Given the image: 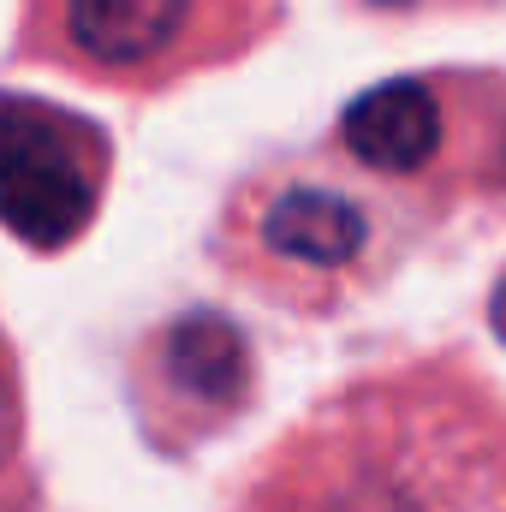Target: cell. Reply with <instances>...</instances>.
Segmentation results:
<instances>
[{
  "instance_id": "1",
  "label": "cell",
  "mask_w": 506,
  "mask_h": 512,
  "mask_svg": "<svg viewBox=\"0 0 506 512\" xmlns=\"http://www.w3.org/2000/svg\"><path fill=\"white\" fill-rule=\"evenodd\" d=\"M96 215V179L66 126L36 102H0V221L36 251L72 245Z\"/></svg>"
},
{
  "instance_id": "2",
  "label": "cell",
  "mask_w": 506,
  "mask_h": 512,
  "mask_svg": "<svg viewBox=\"0 0 506 512\" xmlns=\"http://www.w3.org/2000/svg\"><path fill=\"white\" fill-rule=\"evenodd\" d=\"M346 149L381 173H417L441 149V108L417 78H387L340 114Z\"/></svg>"
},
{
  "instance_id": "3",
  "label": "cell",
  "mask_w": 506,
  "mask_h": 512,
  "mask_svg": "<svg viewBox=\"0 0 506 512\" xmlns=\"http://www.w3.org/2000/svg\"><path fill=\"white\" fill-rule=\"evenodd\" d=\"M191 18V0H66L72 42L102 66H143Z\"/></svg>"
},
{
  "instance_id": "4",
  "label": "cell",
  "mask_w": 506,
  "mask_h": 512,
  "mask_svg": "<svg viewBox=\"0 0 506 512\" xmlns=\"http://www.w3.org/2000/svg\"><path fill=\"white\" fill-rule=\"evenodd\" d=\"M364 233H370L364 215H358L346 197L316 191V185H298V191L274 197L268 215H262V239L280 256L310 262V268H340V262H352V256L364 251Z\"/></svg>"
},
{
  "instance_id": "5",
  "label": "cell",
  "mask_w": 506,
  "mask_h": 512,
  "mask_svg": "<svg viewBox=\"0 0 506 512\" xmlns=\"http://www.w3.org/2000/svg\"><path fill=\"white\" fill-rule=\"evenodd\" d=\"M167 376L191 399L227 405L245 387V334L227 316H215V310L179 316L173 334H167Z\"/></svg>"
},
{
  "instance_id": "6",
  "label": "cell",
  "mask_w": 506,
  "mask_h": 512,
  "mask_svg": "<svg viewBox=\"0 0 506 512\" xmlns=\"http://www.w3.org/2000/svg\"><path fill=\"white\" fill-rule=\"evenodd\" d=\"M489 316H495V334L506 340V274H501V286H495V304H489Z\"/></svg>"
},
{
  "instance_id": "7",
  "label": "cell",
  "mask_w": 506,
  "mask_h": 512,
  "mask_svg": "<svg viewBox=\"0 0 506 512\" xmlns=\"http://www.w3.org/2000/svg\"><path fill=\"white\" fill-rule=\"evenodd\" d=\"M6 441H12V417H6V387H0V459H6Z\"/></svg>"
},
{
  "instance_id": "8",
  "label": "cell",
  "mask_w": 506,
  "mask_h": 512,
  "mask_svg": "<svg viewBox=\"0 0 506 512\" xmlns=\"http://www.w3.org/2000/svg\"><path fill=\"white\" fill-rule=\"evenodd\" d=\"M381 6H399V0H381Z\"/></svg>"
}]
</instances>
